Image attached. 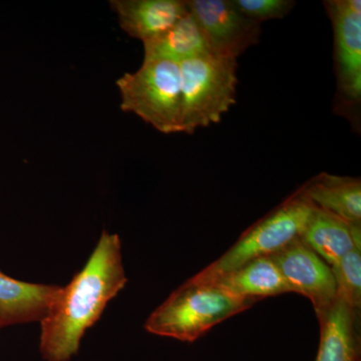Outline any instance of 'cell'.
I'll return each instance as SVG.
<instances>
[{
	"mask_svg": "<svg viewBox=\"0 0 361 361\" xmlns=\"http://www.w3.org/2000/svg\"><path fill=\"white\" fill-rule=\"evenodd\" d=\"M142 44L144 59H164L179 65L210 52L205 35L190 11L172 27Z\"/></svg>",
	"mask_w": 361,
	"mask_h": 361,
	"instance_id": "15",
	"label": "cell"
},
{
	"mask_svg": "<svg viewBox=\"0 0 361 361\" xmlns=\"http://www.w3.org/2000/svg\"><path fill=\"white\" fill-rule=\"evenodd\" d=\"M180 133L218 123L237 102L238 61L212 52L180 63Z\"/></svg>",
	"mask_w": 361,
	"mask_h": 361,
	"instance_id": "3",
	"label": "cell"
},
{
	"mask_svg": "<svg viewBox=\"0 0 361 361\" xmlns=\"http://www.w3.org/2000/svg\"><path fill=\"white\" fill-rule=\"evenodd\" d=\"M121 28L147 42L172 27L188 13L187 0H111Z\"/></svg>",
	"mask_w": 361,
	"mask_h": 361,
	"instance_id": "10",
	"label": "cell"
},
{
	"mask_svg": "<svg viewBox=\"0 0 361 361\" xmlns=\"http://www.w3.org/2000/svg\"><path fill=\"white\" fill-rule=\"evenodd\" d=\"M180 70L179 63L144 59L141 68L116 80L121 109L139 116L163 134L180 133Z\"/></svg>",
	"mask_w": 361,
	"mask_h": 361,
	"instance_id": "5",
	"label": "cell"
},
{
	"mask_svg": "<svg viewBox=\"0 0 361 361\" xmlns=\"http://www.w3.org/2000/svg\"><path fill=\"white\" fill-rule=\"evenodd\" d=\"M337 297L353 308L361 307V248L355 247L332 266Z\"/></svg>",
	"mask_w": 361,
	"mask_h": 361,
	"instance_id": "16",
	"label": "cell"
},
{
	"mask_svg": "<svg viewBox=\"0 0 361 361\" xmlns=\"http://www.w3.org/2000/svg\"><path fill=\"white\" fill-rule=\"evenodd\" d=\"M233 6L249 20L263 21L281 20L290 13L295 1L292 0H231Z\"/></svg>",
	"mask_w": 361,
	"mask_h": 361,
	"instance_id": "17",
	"label": "cell"
},
{
	"mask_svg": "<svg viewBox=\"0 0 361 361\" xmlns=\"http://www.w3.org/2000/svg\"><path fill=\"white\" fill-rule=\"evenodd\" d=\"M314 205L298 189L274 210L247 229L227 252L192 277L197 282H211L249 261L269 257L300 237Z\"/></svg>",
	"mask_w": 361,
	"mask_h": 361,
	"instance_id": "4",
	"label": "cell"
},
{
	"mask_svg": "<svg viewBox=\"0 0 361 361\" xmlns=\"http://www.w3.org/2000/svg\"><path fill=\"white\" fill-rule=\"evenodd\" d=\"M187 4L212 54L238 59L260 42L261 23L239 13L231 0H187Z\"/></svg>",
	"mask_w": 361,
	"mask_h": 361,
	"instance_id": "7",
	"label": "cell"
},
{
	"mask_svg": "<svg viewBox=\"0 0 361 361\" xmlns=\"http://www.w3.org/2000/svg\"><path fill=\"white\" fill-rule=\"evenodd\" d=\"M211 282L253 304L267 297L291 292L270 256L249 261Z\"/></svg>",
	"mask_w": 361,
	"mask_h": 361,
	"instance_id": "13",
	"label": "cell"
},
{
	"mask_svg": "<svg viewBox=\"0 0 361 361\" xmlns=\"http://www.w3.org/2000/svg\"><path fill=\"white\" fill-rule=\"evenodd\" d=\"M127 282L120 237L103 231L85 267L61 286L40 322L39 351L44 360L70 361L77 355L85 332Z\"/></svg>",
	"mask_w": 361,
	"mask_h": 361,
	"instance_id": "1",
	"label": "cell"
},
{
	"mask_svg": "<svg viewBox=\"0 0 361 361\" xmlns=\"http://www.w3.org/2000/svg\"><path fill=\"white\" fill-rule=\"evenodd\" d=\"M253 305L213 282L203 283L190 278L154 310L145 329L155 336L192 343L216 325Z\"/></svg>",
	"mask_w": 361,
	"mask_h": 361,
	"instance_id": "2",
	"label": "cell"
},
{
	"mask_svg": "<svg viewBox=\"0 0 361 361\" xmlns=\"http://www.w3.org/2000/svg\"><path fill=\"white\" fill-rule=\"evenodd\" d=\"M311 203L349 224H361V180L322 173L301 187Z\"/></svg>",
	"mask_w": 361,
	"mask_h": 361,
	"instance_id": "14",
	"label": "cell"
},
{
	"mask_svg": "<svg viewBox=\"0 0 361 361\" xmlns=\"http://www.w3.org/2000/svg\"><path fill=\"white\" fill-rule=\"evenodd\" d=\"M317 319L320 343L315 361H361L360 310L337 297Z\"/></svg>",
	"mask_w": 361,
	"mask_h": 361,
	"instance_id": "9",
	"label": "cell"
},
{
	"mask_svg": "<svg viewBox=\"0 0 361 361\" xmlns=\"http://www.w3.org/2000/svg\"><path fill=\"white\" fill-rule=\"evenodd\" d=\"M289 289L310 299L316 316L325 312L337 298L331 268L300 238L270 256Z\"/></svg>",
	"mask_w": 361,
	"mask_h": 361,
	"instance_id": "8",
	"label": "cell"
},
{
	"mask_svg": "<svg viewBox=\"0 0 361 361\" xmlns=\"http://www.w3.org/2000/svg\"><path fill=\"white\" fill-rule=\"evenodd\" d=\"M61 286L30 283L0 271V329L42 322Z\"/></svg>",
	"mask_w": 361,
	"mask_h": 361,
	"instance_id": "11",
	"label": "cell"
},
{
	"mask_svg": "<svg viewBox=\"0 0 361 361\" xmlns=\"http://www.w3.org/2000/svg\"><path fill=\"white\" fill-rule=\"evenodd\" d=\"M299 238L332 266L355 247L361 248V224H349L314 206Z\"/></svg>",
	"mask_w": 361,
	"mask_h": 361,
	"instance_id": "12",
	"label": "cell"
},
{
	"mask_svg": "<svg viewBox=\"0 0 361 361\" xmlns=\"http://www.w3.org/2000/svg\"><path fill=\"white\" fill-rule=\"evenodd\" d=\"M334 30V66L337 90L334 111L360 126L361 1L327 0L323 2Z\"/></svg>",
	"mask_w": 361,
	"mask_h": 361,
	"instance_id": "6",
	"label": "cell"
}]
</instances>
